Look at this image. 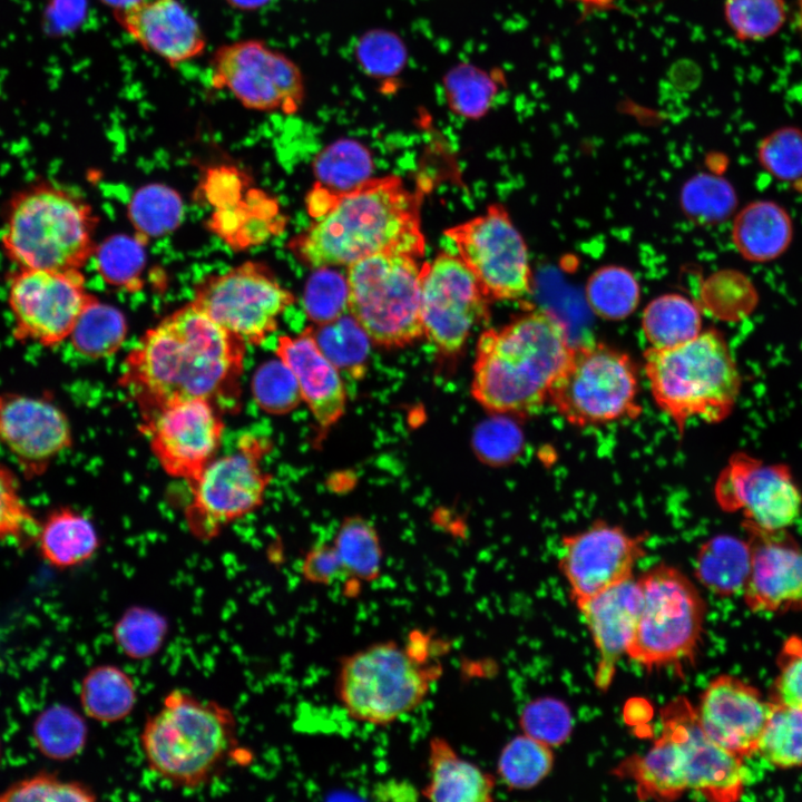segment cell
<instances>
[{
  "label": "cell",
  "instance_id": "33",
  "mask_svg": "<svg viewBox=\"0 0 802 802\" xmlns=\"http://www.w3.org/2000/svg\"><path fill=\"white\" fill-rule=\"evenodd\" d=\"M333 545L343 568V579L361 586L378 579L382 570L383 550L375 527L361 516L342 520Z\"/></svg>",
  "mask_w": 802,
  "mask_h": 802
},
{
  "label": "cell",
  "instance_id": "29",
  "mask_svg": "<svg viewBox=\"0 0 802 802\" xmlns=\"http://www.w3.org/2000/svg\"><path fill=\"white\" fill-rule=\"evenodd\" d=\"M614 773L633 780L640 800L672 801L689 790L684 752L664 728L646 753L626 757Z\"/></svg>",
  "mask_w": 802,
  "mask_h": 802
},
{
  "label": "cell",
  "instance_id": "35",
  "mask_svg": "<svg viewBox=\"0 0 802 802\" xmlns=\"http://www.w3.org/2000/svg\"><path fill=\"white\" fill-rule=\"evenodd\" d=\"M31 731L37 750L52 761H68L78 756L88 741L85 717L66 704H52L41 711Z\"/></svg>",
  "mask_w": 802,
  "mask_h": 802
},
{
  "label": "cell",
  "instance_id": "24",
  "mask_svg": "<svg viewBox=\"0 0 802 802\" xmlns=\"http://www.w3.org/2000/svg\"><path fill=\"white\" fill-rule=\"evenodd\" d=\"M116 22L144 50L172 67L203 55L206 36L180 0H139L113 10Z\"/></svg>",
  "mask_w": 802,
  "mask_h": 802
},
{
  "label": "cell",
  "instance_id": "48",
  "mask_svg": "<svg viewBox=\"0 0 802 802\" xmlns=\"http://www.w3.org/2000/svg\"><path fill=\"white\" fill-rule=\"evenodd\" d=\"M760 167L774 179L795 183L802 179V129L780 127L764 136L756 149Z\"/></svg>",
  "mask_w": 802,
  "mask_h": 802
},
{
  "label": "cell",
  "instance_id": "19",
  "mask_svg": "<svg viewBox=\"0 0 802 802\" xmlns=\"http://www.w3.org/2000/svg\"><path fill=\"white\" fill-rule=\"evenodd\" d=\"M644 536L596 520L584 530L561 538L558 566L574 603L588 599L633 577L646 555Z\"/></svg>",
  "mask_w": 802,
  "mask_h": 802
},
{
  "label": "cell",
  "instance_id": "56",
  "mask_svg": "<svg viewBox=\"0 0 802 802\" xmlns=\"http://www.w3.org/2000/svg\"><path fill=\"white\" fill-rule=\"evenodd\" d=\"M301 574L305 581L329 586L343 579V568L333 542L321 541L305 554Z\"/></svg>",
  "mask_w": 802,
  "mask_h": 802
},
{
  "label": "cell",
  "instance_id": "59",
  "mask_svg": "<svg viewBox=\"0 0 802 802\" xmlns=\"http://www.w3.org/2000/svg\"><path fill=\"white\" fill-rule=\"evenodd\" d=\"M79 0H51L46 12V21L50 29L69 28L78 20Z\"/></svg>",
  "mask_w": 802,
  "mask_h": 802
},
{
  "label": "cell",
  "instance_id": "7",
  "mask_svg": "<svg viewBox=\"0 0 802 802\" xmlns=\"http://www.w3.org/2000/svg\"><path fill=\"white\" fill-rule=\"evenodd\" d=\"M97 217L82 198L50 182L9 202L1 243L18 268L80 270L95 253Z\"/></svg>",
  "mask_w": 802,
  "mask_h": 802
},
{
  "label": "cell",
  "instance_id": "13",
  "mask_svg": "<svg viewBox=\"0 0 802 802\" xmlns=\"http://www.w3.org/2000/svg\"><path fill=\"white\" fill-rule=\"evenodd\" d=\"M294 295L260 262L205 277L192 303L246 344H261L277 327Z\"/></svg>",
  "mask_w": 802,
  "mask_h": 802
},
{
  "label": "cell",
  "instance_id": "31",
  "mask_svg": "<svg viewBox=\"0 0 802 802\" xmlns=\"http://www.w3.org/2000/svg\"><path fill=\"white\" fill-rule=\"evenodd\" d=\"M79 702L87 717L102 724L119 723L129 717L137 706V684L123 667L99 664L84 675Z\"/></svg>",
  "mask_w": 802,
  "mask_h": 802
},
{
  "label": "cell",
  "instance_id": "4",
  "mask_svg": "<svg viewBox=\"0 0 802 802\" xmlns=\"http://www.w3.org/2000/svg\"><path fill=\"white\" fill-rule=\"evenodd\" d=\"M139 745L155 776L176 789L196 790L238 751L237 720L227 706L175 688L146 718Z\"/></svg>",
  "mask_w": 802,
  "mask_h": 802
},
{
  "label": "cell",
  "instance_id": "25",
  "mask_svg": "<svg viewBox=\"0 0 802 802\" xmlns=\"http://www.w3.org/2000/svg\"><path fill=\"white\" fill-rule=\"evenodd\" d=\"M598 651L595 685L607 691L616 667L627 654L637 624L642 593L637 580L629 578L588 599L575 603Z\"/></svg>",
  "mask_w": 802,
  "mask_h": 802
},
{
  "label": "cell",
  "instance_id": "27",
  "mask_svg": "<svg viewBox=\"0 0 802 802\" xmlns=\"http://www.w3.org/2000/svg\"><path fill=\"white\" fill-rule=\"evenodd\" d=\"M428 782L421 795L437 802H489L493 800L495 777L462 757L451 743L433 736L428 747Z\"/></svg>",
  "mask_w": 802,
  "mask_h": 802
},
{
  "label": "cell",
  "instance_id": "20",
  "mask_svg": "<svg viewBox=\"0 0 802 802\" xmlns=\"http://www.w3.org/2000/svg\"><path fill=\"white\" fill-rule=\"evenodd\" d=\"M72 441L68 415L47 395L0 393V444L26 479L42 476Z\"/></svg>",
  "mask_w": 802,
  "mask_h": 802
},
{
  "label": "cell",
  "instance_id": "2",
  "mask_svg": "<svg viewBox=\"0 0 802 802\" xmlns=\"http://www.w3.org/2000/svg\"><path fill=\"white\" fill-rule=\"evenodd\" d=\"M421 200L422 194L395 175L370 177L343 192L316 184L307 197L314 221L288 248L313 268L348 266L382 253L420 258L426 250Z\"/></svg>",
  "mask_w": 802,
  "mask_h": 802
},
{
  "label": "cell",
  "instance_id": "42",
  "mask_svg": "<svg viewBox=\"0 0 802 802\" xmlns=\"http://www.w3.org/2000/svg\"><path fill=\"white\" fill-rule=\"evenodd\" d=\"M137 236L146 241L173 232L182 221L183 203L176 190L160 184L139 188L128 206Z\"/></svg>",
  "mask_w": 802,
  "mask_h": 802
},
{
  "label": "cell",
  "instance_id": "5",
  "mask_svg": "<svg viewBox=\"0 0 802 802\" xmlns=\"http://www.w3.org/2000/svg\"><path fill=\"white\" fill-rule=\"evenodd\" d=\"M644 371L655 403L679 431L691 419L724 420L740 395L736 362L715 329L672 348H648Z\"/></svg>",
  "mask_w": 802,
  "mask_h": 802
},
{
  "label": "cell",
  "instance_id": "15",
  "mask_svg": "<svg viewBox=\"0 0 802 802\" xmlns=\"http://www.w3.org/2000/svg\"><path fill=\"white\" fill-rule=\"evenodd\" d=\"M94 299L80 270L18 268L8 288L13 335L20 342L53 348L69 339Z\"/></svg>",
  "mask_w": 802,
  "mask_h": 802
},
{
  "label": "cell",
  "instance_id": "36",
  "mask_svg": "<svg viewBox=\"0 0 802 802\" xmlns=\"http://www.w3.org/2000/svg\"><path fill=\"white\" fill-rule=\"evenodd\" d=\"M126 334L127 322L124 314L95 297L79 315L69 339L80 355L98 360L116 353Z\"/></svg>",
  "mask_w": 802,
  "mask_h": 802
},
{
  "label": "cell",
  "instance_id": "12",
  "mask_svg": "<svg viewBox=\"0 0 802 802\" xmlns=\"http://www.w3.org/2000/svg\"><path fill=\"white\" fill-rule=\"evenodd\" d=\"M209 67L212 86L226 90L247 109L292 115L304 104L302 70L288 56L262 40L243 39L219 46Z\"/></svg>",
  "mask_w": 802,
  "mask_h": 802
},
{
  "label": "cell",
  "instance_id": "62",
  "mask_svg": "<svg viewBox=\"0 0 802 802\" xmlns=\"http://www.w3.org/2000/svg\"><path fill=\"white\" fill-rule=\"evenodd\" d=\"M105 4L109 6L113 10L128 7L139 0H100Z\"/></svg>",
  "mask_w": 802,
  "mask_h": 802
},
{
  "label": "cell",
  "instance_id": "40",
  "mask_svg": "<svg viewBox=\"0 0 802 802\" xmlns=\"http://www.w3.org/2000/svg\"><path fill=\"white\" fill-rule=\"evenodd\" d=\"M586 299L598 316L619 321L636 310L640 299V287L634 274L627 268L604 266L589 276Z\"/></svg>",
  "mask_w": 802,
  "mask_h": 802
},
{
  "label": "cell",
  "instance_id": "51",
  "mask_svg": "<svg viewBox=\"0 0 802 802\" xmlns=\"http://www.w3.org/2000/svg\"><path fill=\"white\" fill-rule=\"evenodd\" d=\"M348 282L333 267L315 268L309 278L303 296L307 317L320 325L329 323L348 311Z\"/></svg>",
  "mask_w": 802,
  "mask_h": 802
},
{
  "label": "cell",
  "instance_id": "14",
  "mask_svg": "<svg viewBox=\"0 0 802 802\" xmlns=\"http://www.w3.org/2000/svg\"><path fill=\"white\" fill-rule=\"evenodd\" d=\"M458 256L490 301H516L528 296L532 273L528 248L501 204L444 231Z\"/></svg>",
  "mask_w": 802,
  "mask_h": 802
},
{
  "label": "cell",
  "instance_id": "58",
  "mask_svg": "<svg viewBox=\"0 0 802 802\" xmlns=\"http://www.w3.org/2000/svg\"><path fill=\"white\" fill-rule=\"evenodd\" d=\"M232 168H217L207 176L205 188L208 200L219 208L238 203L242 178Z\"/></svg>",
  "mask_w": 802,
  "mask_h": 802
},
{
  "label": "cell",
  "instance_id": "61",
  "mask_svg": "<svg viewBox=\"0 0 802 802\" xmlns=\"http://www.w3.org/2000/svg\"><path fill=\"white\" fill-rule=\"evenodd\" d=\"M232 8L242 11L258 10L271 0H225Z\"/></svg>",
  "mask_w": 802,
  "mask_h": 802
},
{
  "label": "cell",
  "instance_id": "9",
  "mask_svg": "<svg viewBox=\"0 0 802 802\" xmlns=\"http://www.w3.org/2000/svg\"><path fill=\"white\" fill-rule=\"evenodd\" d=\"M642 605L627 655L652 671L693 661L703 633L706 605L679 569L659 564L637 579Z\"/></svg>",
  "mask_w": 802,
  "mask_h": 802
},
{
  "label": "cell",
  "instance_id": "39",
  "mask_svg": "<svg viewBox=\"0 0 802 802\" xmlns=\"http://www.w3.org/2000/svg\"><path fill=\"white\" fill-rule=\"evenodd\" d=\"M319 185L334 192L348 190L371 177L370 150L354 139H340L326 146L314 159Z\"/></svg>",
  "mask_w": 802,
  "mask_h": 802
},
{
  "label": "cell",
  "instance_id": "28",
  "mask_svg": "<svg viewBox=\"0 0 802 802\" xmlns=\"http://www.w3.org/2000/svg\"><path fill=\"white\" fill-rule=\"evenodd\" d=\"M794 237L789 211L772 199H756L734 216L731 238L743 260L764 264L784 255Z\"/></svg>",
  "mask_w": 802,
  "mask_h": 802
},
{
  "label": "cell",
  "instance_id": "6",
  "mask_svg": "<svg viewBox=\"0 0 802 802\" xmlns=\"http://www.w3.org/2000/svg\"><path fill=\"white\" fill-rule=\"evenodd\" d=\"M424 638L409 643L383 640L341 659L335 677L338 700L354 721L385 726L417 710L440 676V665L429 663Z\"/></svg>",
  "mask_w": 802,
  "mask_h": 802
},
{
  "label": "cell",
  "instance_id": "43",
  "mask_svg": "<svg viewBox=\"0 0 802 802\" xmlns=\"http://www.w3.org/2000/svg\"><path fill=\"white\" fill-rule=\"evenodd\" d=\"M756 752L780 769L802 766V711L773 703Z\"/></svg>",
  "mask_w": 802,
  "mask_h": 802
},
{
  "label": "cell",
  "instance_id": "3",
  "mask_svg": "<svg viewBox=\"0 0 802 802\" xmlns=\"http://www.w3.org/2000/svg\"><path fill=\"white\" fill-rule=\"evenodd\" d=\"M574 348L565 322L544 309L485 330L476 345L471 395L491 414H534L548 402Z\"/></svg>",
  "mask_w": 802,
  "mask_h": 802
},
{
  "label": "cell",
  "instance_id": "38",
  "mask_svg": "<svg viewBox=\"0 0 802 802\" xmlns=\"http://www.w3.org/2000/svg\"><path fill=\"white\" fill-rule=\"evenodd\" d=\"M310 327L321 351L340 371L355 379L365 373L371 341L350 313Z\"/></svg>",
  "mask_w": 802,
  "mask_h": 802
},
{
  "label": "cell",
  "instance_id": "1",
  "mask_svg": "<svg viewBox=\"0 0 802 802\" xmlns=\"http://www.w3.org/2000/svg\"><path fill=\"white\" fill-rule=\"evenodd\" d=\"M245 346L190 302L146 331L128 353L119 383L143 419L177 400L227 404L238 395Z\"/></svg>",
  "mask_w": 802,
  "mask_h": 802
},
{
  "label": "cell",
  "instance_id": "22",
  "mask_svg": "<svg viewBox=\"0 0 802 802\" xmlns=\"http://www.w3.org/2000/svg\"><path fill=\"white\" fill-rule=\"evenodd\" d=\"M772 708L773 703L757 688L723 674L708 683L696 712L706 735L743 759L756 753Z\"/></svg>",
  "mask_w": 802,
  "mask_h": 802
},
{
  "label": "cell",
  "instance_id": "30",
  "mask_svg": "<svg viewBox=\"0 0 802 802\" xmlns=\"http://www.w3.org/2000/svg\"><path fill=\"white\" fill-rule=\"evenodd\" d=\"M42 560L56 569H70L89 561L100 546L92 521L72 507L60 506L39 520L35 538Z\"/></svg>",
  "mask_w": 802,
  "mask_h": 802
},
{
  "label": "cell",
  "instance_id": "52",
  "mask_svg": "<svg viewBox=\"0 0 802 802\" xmlns=\"http://www.w3.org/2000/svg\"><path fill=\"white\" fill-rule=\"evenodd\" d=\"M685 204L696 219L715 224L735 211L737 198L734 188L724 178L702 175L686 187Z\"/></svg>",
  "mask_w": 802,
  "mask_h": 802
},
{
  "label": "cell",
  "instance_id": "44",
  "mask_svg": "<svg viewBox=\"0 0 802 802\" xmlns=\"http://www.w3.org/2000/svg\"><path fill=\"white\" fill-rule=\"evenodd\" d=\"M96 252L97 270L109 285L136 291L141 286L146 254L144 239L128 235H113Z\"/></svg>",
  "mask_w": 802,
  "mask_h": 802
},
{
  "label": "cell",
  "instance_id": "45",
  "mask_svg": "<svg viewBox=\"0 0 802 802\" xmlns=\"http://www.w3.org/2000/svg\"><path fill=\"white\" fill-rule=\"evenodd\" d=\"M450 108L459 116L479 118L487 114L500 90V80L486 70L459 66L444 80Z\"/></svg>",
  "mask_w": 802,
  "mask_h": 802
},
{
  "label": "cell",
  "instance_id": "53",
  "mask_svg": "<svg viewBox=\"0 0 802 802\" xmlns=\"http://www.w3.org/2000/svg\"><path fill=\"white\" fill-rule=\"evenodd\" d=\"M524 733L549 745L564 743L573 727L569 708L556 698L541 697L528 703L520 714Z\"/></svg>",
  "mask_w": 802,
  "mask_h": 802
},
{
  "label": "cell",
  "instance_id": "11",
  "mask_svg": "<svg viewBox=\"0 0 802 802\" xmlns=\"http://www.w3.org/2000/svg\"><path fill=\"white\" fill-rule=\"evenodd\" d=\"M266 451L262 439L243 437L234 452L214 458L189 483L186 520L196 538L213 539L225 526L262 505L271 482L261 463Z\"/></svg>",
  "mask_w": 802,
  "mask_h": 802
},
{
  "label": "cell",
  "instance_id": "16",
  "mask_svg": "<svg viewBox=\"0 0 802 802\" xmlns=\"http://www.w3.org/2000/svg\"><path fill=\"white\" fill-rule=\"evenodd\" d=\"M420 277L423 338L439 352L457 354L488 319L491 301L458 255L439 253L421 264Z\"/></svg>",
  "mask_w": 802,
  "mask_h": 802
},
{
  "label": "cell",
  "instance_id": "32",
  "mask_svg": "<svg viewBox=\"0 0 802 802\" xmlns=\"http://www.w3.org/2000/svg\"><path fill=\"white\" fill-rule=\"evenodd\" d=\"M751 568L749 541L718 535L704 542L695 559V576L711 593L730 597L743 591Z\"/></svg>",
  "mask_w": 802,
  "mask_h": 802
},
{
  "label": "cell",
  "instance_id": "57",
  "mask_svg": "<svg viewBox=\"0 0 802 802\" xmlns=\"http://www.w3.org/2000/svg\"><path fill=\"white\" fill-rule=\"evenodd\" d=\"M479 437L478 443L480 444V452L483 457L489 458L490 462H495L496 460L498 443L506 461L517 453L520 443V436L517 429L508 421L498 420L489 422L482 427Z\"/></svg>",
  "mask_w": 802,
  "mask_h": 802
},
{
  "label": "cell",
  "instance_id": "21",
  "mask_svg": "<svg viewBox=\"0 0 802 802\" xmlns=\"http://www.w3.org/2000/svg\"><path fill=\"white\" fill-rule=\"evenodd\" d=\"M661 727L684 752L689 790L715 802L741 798L745 776L742 759L706 735L688 698L681 695L662 707Z\"/></svg>",
  "mask_w": 802,
  "mask_h": 802
},
{
  "label": "cell",
  "instance_id": "26",
  "mask_svg": "<svg viewBox=\"0 0 802 802\" xmlns=\"http://www.w3.org/2000/svg\"><path fill=\"white\" fill-rule=\"evenodd\" d=\"M275 353L294 374L302 401L317 426H334L345 412L346 389L341 371L321 351L311 327L278 336Z\"/></svg>",
  "mask_w": 802,
  "mask_h": 802
},
{
  "label": "cell",
  "instance_id": "54",
  "mask_svg": "<svg viewBox=\"0 0 802 802\" xmlns=\"http://www.w3.org/2000/svg\"><path fill=\"white\" fill-rule=\"evenodd\" d=\"M777 674L770 701L802 711V637L788 638L776 658Z\"/></svg>",
  "mask_w": 802,
  "mask_h": 802
},
{
  "label": "cell",
  "instance_id": "10",
  "mask_svg": "<svg viewBox=\"0 0 802 802\" xmlns=\"http://www.w3.org/2000/svg\"><path fill=\"white\" fill-rule=\"evenodd\" d=\"M638 371L624 352L605 343L575 345L554 383L548 402L576 427L608 424L636 418Z\"/></svg>",
  "mask_w": 802,
  "mask_h": 802
},
{
  "label": "cell",
  "instance_id": "41",
  "mask_svg": "<svg viewBox=\"0 0 802 802\" xmlns=\"http://www.w3.org/2000/svg\"><path fill=\"white\" fill-rule=\"evenodd\" d=\"M554 765L551 746L527 735L511 739L501 750L498 759V775L515 790L537 785Z\"/></svg>",
  "mask_w": 802,
  "mask_h": 802
},
{
  "label": "cell",
  "instance_id": "8",
  "mask_svg": "<svg viewBox=\"0 0 802 802\" xmlns=\"http://www.w3.org/2000/svg\"><path fill=\"white\" fill-rule=\"evenodd\" d=\"M418 260L382 253L348 265V311L378 346L400 349L423 338Z\"/></svg>",
  "mask_w": 802,
  "mask_h": 802
},
{
  "label": "cell",
  "instance_id": "23",
  "mask_svg": "<svg viewBox=\"0 0 802 802\" xmlns=\"http://www.w3.org/2000/svg\"><path fill=\"white\" fill-rule=\"evenodd\" d=\"M751 568L743 589L746 606L757 613L802 612V548L784 530L746 525Z\"/></svg>",
  "mask_w": 802,
  "mask_h": 802
},
{
  "label": "cell",
  "instance_id": "46",
  "mask_svg": "<svg viewBox=\"0 0 802 802\" xmlns=\"http://www.w3.org/2000/svg\"><path fill=\"white\" fill-rule=\"evenodd\" d=\"M724 19L741 40H763L774 36L786 20L784 0H724Z\"/></svg>",
  "mask_w": 802,
  "mask_h": 802
},
{
  "label": "cell",
  "instance_id": "55",
  "mask_svg": "<svg viewBox=\"0 0 802 802\" xmlns=\"http://www.w3.org/2000/svg\"><path fill=\"white\" fill-rule=\"evenodd\" d=\"M356 53L363 68L373 76H389L397 72L405 51L401 40L385 31H372L362 38Z\"/></svg>",
  "mask_w": 802,
  "mask_h": 802
},
{
  "label": "cell",
  "instance_id": "49",
  "mask_svg": "<svg viewBox=\"0 0 802 802\" xmlns=\"http://www.w3.org/2000/svg\"><path fill=\"white\" fill-rule=\"evenodd\" d=\"M251 388L256 404L271 414H286L302 401L294 374L278 358L256 369Z\"/></svg>",
  "mask_w": 802,
  "mask_h": 802
},
{
  "label": "cell",
  "instance_id": "60",
  "mask_svg": "<svg viewBox=\"0 0 802 802\" xmlns=\"http://www.w3.org/2000/svg\"><path fill=\"white\" fill-rule=\"evenodd\" d=\"M372 793L374 799L393 801L417 800L421 794L413 785L395 780L376 784Z\"/></svg>",
  "mask_w": 802,
  "mask_h": 802
},
{
  "label": "cell",
  "instance_id": "50",
  "mask_svg": "<svg viewBox=\"0 0 802 802\" xmlns=\"http://www.w3.org/2000/svg\"><path fill=\"white\" fill-rule=\"evenodd\" d=\"M96 792L86 783L65 780L57 774L42 771L23 777L0 792V802H92Z\"/></svg>",
  "mask_w": 802,
  "mask_h": 802
},
{
  "label": "cell",
  "instance_id": "18",
  "mask_svg": "<svg viewBox=\"0 0 802 802\" xmlns=\"http://www.w3.org/2000/svg\"><path fill=\"white\" fill-rule=\"evenodd\" d=\"M714 495L722 509L741 511L749 525L767 531L785 530L802 509V493L785 464L744 453L731 457Z\"/></svg>",
  "mask_w": 802,
  "mask_h": 802
},
{
  "label": "cell",
  "instance_id": "47",
  "mask_svg": "<svg viewBox=\"0 0 802 802\" xmlns=\"http://www.w3.org/2000/svg\"><path fill=\"white\" fill-rule=\"evenodd\" d=\"M39 519L25 501L16 472L0 462V541L35 542Z\"/></svg>",
  "mask_w": 802,
  "mask_h": 802
},
{
  "label": "cell",
  "instance_id": "37",
  "mask_svg": "<svg viewBox=\"0 0 802 802\" xmlns=\"http://www.w3.org/2000/svg\"><path fill=\"white\" fill-rule=\"evenodd\" d=\"M169 634L167 618L154 608L133 605L113 626V639L123 655L131 661H146L164 647Z\"/></svg>",
  "mask_w": 802,
  "mask_h": 802
},
{
  "label": "cell",
  "instance_id": "63",
  "mask_svg": "<svg viewBox=\"0 0 802 802\" xmlns=\"http://www.w3.org/2000/svg\"><path fill=\"white\" fill-rule=\"evenodd\" d=\"M0 757H1V746H0Z\"/></svg>",
  "mask_w": 802,
  "mask_h": 802
},
{
  "label": "cell",
  "instance_id": "34",
  "mask_svg": "<svg viewBox=\"0 0 802 802\" xmlns=\"http://www.w3.org/2000/svg\"><path fill=\"white\" fill-rule=\"evenodd\" d=\"M642 331L649 348H672L702 332L701 312L693 301L682 294H663L644 309Z\"/></svg>",
  "mask_w": 802,
  "mask_h": 802
},
{
  "label": "cell",
  "instance_id": "17",
  "mask_svg": "<svg viewBox=\"0 0 802 802\" xmlns=\"http://www.w3.org/2000/svg\"><path fill=\"white\" fill-rule=\"evenodd\" d=\"M219 408L203 398L169 402L143 419L153 454L170 477L190 483L219 448L224 422Z\"/></svg>",
  "mask_w": 802,
  "mask_h": 802
}]
</instances>
